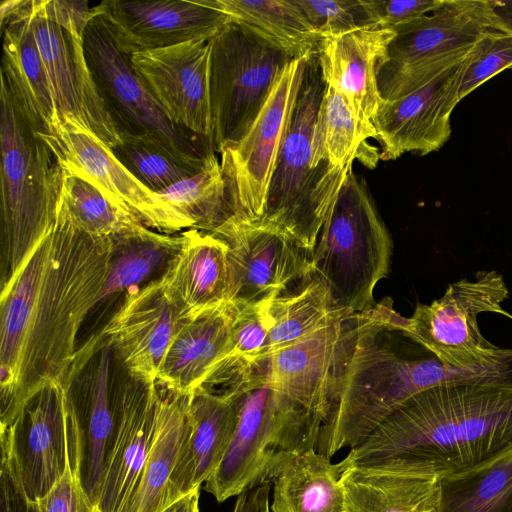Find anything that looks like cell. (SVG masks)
<instances>
[{
	"instance_id": "6da1fadb",
	"label": "cell",
	"mask_w": 512,
	"mask_h": 512,
	"mask_svg": "<svg viewBox=\"0 0 512 512\" xmlns=\"http://www.w3.org/2000/svg\"><path fill=\"white\" fill-rule=\"evenodd\" d=\"M113 250L112 239L85 233L59 206L53 226L1 287V428L42 389L85 366L77 334L99 302Z\"/></svg>"
},
{
	"instance_id": "7a4b0ae2",
	"label": "cell",
	"mask_w": 512,
	"mask_h": 512,
	"mask_svg": "<svg viewBox=\"0 0 512 512\" xmlns=\"http://www.w3.org/2000/svg\"><path fill=\"white\" fill-rule=\"evenodd\" d=\"M511 449L512 387L439 385L410 397L341 463L440 480Z\"/></svg>"
},
{
	"instance_id": "3957f363",
	"label": "cell",
	"mask_w": 512,
	"mask_h": 512,
	"mask_svg": "<svg viewBox=\"0 0 512 512\" xmlns=\"http://www.w3.org/2000/svg\"><path fill=\"white\" fill-rule=\"evenodd\" d=\"M202 387L224 394L237 412L228 450L204 484L218 502L273 481L292 457L316 448L322 417L271 385L267 358L218 371Z\"/></svg>"
},
{
	"instance_id": "277c9868",
	"label": "cell",
	"mask_w": 512,
	"mask_h": 512,
	"mask_svg": "<svg viewBox=\"0 0 512 512\" xmlns=\"http://www.w3.org/2000/svg\"><path fill=\"white\" fill-rule=\"evenodd\" d=\"M390 299L368 311L336 401L315 450L329 459L362 443L410 397L422 391L420 345L394 323Z\"/></svg>"
},
{
	"instance_id": "5b68a950",
	"label": "cell",
	"mask_w": 512,
	"mask_h": 512,
	"mask_svg": "<svg viewBox=\"0 0 512 512\" xmlns=\"http://www.w3.org/2000/svg\"><path fill=\"white\" fill-rule=\"evenodd\" d=\"M1 287L53 226L62 168L41 131L1 80Z\"/></svg>"
},
{
	"instance_id": "8992f818",
	"label": "cell",
	"mask_w": 512,
	"mask_h": 512,
	"mask_svg": "<svg viewBox=\"0 0 512 512\" xmlns=\"http://www.w3.org/2000/svg\"><path fill=\"white\" fill-rule=\"evenodd\" d=\"M326 87L315 51L306 61L262 216L310 254L352 167H313L314 130Z\"/></svg>"
},
{
	"instance_id": "52a82bcc",
	"label": "cell",
	"mask_w": 512,
	"mask_h": 512,
	"mask_svg": "<svg viewBox=\"0 0 512 512\" xmlns=\"http://www.w3.org/2000/svg\"><path fill=\"white\" fill-rule=\"evenodd\" d=\"M392 240L366 181L349 169L310 256L309 275L320 280L340 311L375 306L376 284L389 272Z\"/></svg>"
},
{
	"instance_id": "ba28073f",
	"label": "cell",
	"mask_w": 512,
	"mask_h": 512,
	"mask_svg": "<svg viewBox=\"0 0 512 512\" xmlns=\"http://www.w3.org/2000/svg\"><path fill=\"white\" fill-rule=\"evenodd\" d=\"M209 42L211 140L221 154L248 132L293 58L232 21Z\"/></svg>"
},
{
	"instance_id": "9c48e42d",
	"label": "cell",
	"mask_w": 512,
	"mask_h": 512,
	"mask_svg": "<svg viewBox=\"0 0 512 512\" xmlns=\"http://www.w3.org/2000/svg\"><path fill=\"white\" fill-rule=\"evenodd\" d=\"M83 42L94 83L120 140L149 142L187 159H201L215 152L209 140L167 117L98 17L88 24Z\"/></svg>"
},
{
	"instance_id": "30bf717a",
	"label": "cell",
	"mask_w": 512,
	"mask_h": 512,
	"mask_svg": "<svg viewBox=\"0 0 512 512\" xmlns=\"http://www.w3.org/2000/svg\"><path fill=\"white\" fill-rule=\"evenodd\" d=\"M509 296L503 276L495 270L478 271L475 280L461 279L448 286L431 304L418 303L410 318L397 312L395 326L432 353L444 365L471 369L501 359L507 348H499L483 337L477 316L493 312L512 319L501 304Z\"/></svg>"
},
{
	"instance_id": "8fae6325",
	"label": "cell",
	"mask_w": 512,
	"mask_h": 512,
	"mask_svg": "<svg viewBox=\"0 0 512 512\" xmlns=\"http://www.w3.org/2000/svg\"><path fill=\"white\" fill-rule=\"evenodd\" d=\"M210 233L229 248L227 302L237 306L264 303L295 289L309 276L311 254L262 217L236 212Z\"/></svg>"
},
{
	"instance_id": "7c38bea8",
	"label": "cell",
	"mask_w": 512,
	"mask_h": 512,
	"mask_svg": "<svg viewBox=\"0 0 512 512\" xmlns=\"http://www.w3.org/2000/svg\"><path fill=\"white\" fill-rule=\"evenodd\" d=\"M369 310L337 317L268 357L271 385L320 415L324 424L338 396Z\"/></svg>"
},
{
	"instance_id": "4fadbf2b",
	"label": "cell",
	"mask_w": 512,
	"mask_h": 512,
	"mask_svg": "<svg viewBox=\"0 0 512 512\" xmlns=\"http://www.w3.org/2000/svg\"><path fill=\"white\" fill-rule=\"evenodd\" d=\"M308 56L289 62L248 132L220 154L236 212L248 217L264 215L277 156Z\"/></svg>"
},
{
	"instance_id": "5bb4252c",
	"label": "cell",
	"mask_w": 512,
	"mask_h": 512,
	"mask_svg": "<svg viewBox=\"0 0 512 512\" xmlns=\"http://www.w3.org/2000/svg\"><path fill=\"white\" fill-rule=\"evenodd\" d=\"M96 356L85 393L78 397L71 386L65 400L69 466L94 508L121 423L119 400L110 385L112 352L101 346Z\"/></svg>"
},
{
	"instance_id": "9a60e30c",
	"label": "cell",
	"mask_w": 512,
	"mask_h": 512,
	"mask_svg": "<svg viewBox=\"0 0 512 512\" xmlns=\"http://www.w3.org/2000/svg\"><path fill=\"white\" fill-rule=\"evenodd\" d=\"M62 171L82 177L123 203L146 227L165 234L182 230L159 195L139 182L95 135L68 118L39 131Z\"/></svg>"
},
{
	"instance_id": "2e32d148",
	"label": "cell",
	"mask_w": 512,
	"mask_h": 512,
	"mask_svg": "<svg viewBox=\"0 0 512 512\" xmlns=\"http://www.w3.org/2000/svg\"><path fill=\"white\" fill-rule=\"evenodd\" d=\"M74 379L42 389L11 425L1 428V447L14 458L32 501L44 498L69 467L65 400Z\"/></svg>"
},
{
	"instance_id": "e0dca14e",
	"label": "cell",
	"mask_w": 512,
	"mask_h": 512,
	"mask_svg": "<svg viewBox=\"0 0 512 512\" xmlns=\"http://www.w3.org/2000/svg\"><path fill=\"white\" fill-rule=\"evenodd\" d=\"M183 320L155 279L129 289L120 307L91 340L97 350L107 347L130 378L156 383L166 351Z\"/></svg>"
},
{
	"instance_id": "ac0fdd59",
	"label": "cell",
	"mask_w": 512,
	"mask_h": 512,
	"mask_svg": "<svg viewBox=\"0 0 512 512\" xmlns=\"http://www.w3.org/2000/svg\"><path fill=\"white\" fill-rule=\"evenodd\" d=\"M31 27L50 81L58 118H68L110 149L121 140L98 93L84 52V36L46 18L31 5Z\"/></svg>"
},
{
	"instance_id": "d6986e66",
	"label": "cell",
	"mask_w": 512,
	"mask_h": 512,
	"mask_svg": "<svg viewBox=\"0 0 512 512\" xmlns=\"http://www.w3.org/2000/svg\"><path fill=\"white\" fill-rule=\"evenodd\" d=\"M129 59L167 117L212 143L209 40L134 53Z\"/></svg>"
},
{
	"instance_id": "ffe728a7",
	"label": "cell",
	"mask_w": 512,
	"mask_h": 512,
	"mask_svg": "<svg viewBox=\"0 0 512 512\" xmlns=\"http://www.w3.org/2000/svg\"><path fill=\"white\" fill-rule=\"evenodd\" d=\"M116 47L130 56L187 41L210 40L231 22L196 0H105L96 5Z\"/></svg>"
},
{
	"instance_id": "44dd1931",
	"label": "cell",
	"mask_w": 512,
	"mask_h": 512,
	"mask_svg": "<svg viewBox=\"0 0 512 512\" xmlns=\"http://www.w3.org/2000/svg\"><path fill=\"white\" fill-rule=\"evenodd\" d=\"M465 59L419 88L382 101L372 120L382 149L380 159L393 160L407 152L426 155L449 140Z\"/></svg>"
},
{
	"instance_id": "7402d4cb",
	"label": "cell",
	"mask_w": 512,
	"mask_h": 512,
	"mask_svg": "<svg viewBox=\"0 0 512 512\" xmlns=\"http://www.w3.org/2000/svg\"><path fill=\"white\" fill-rule=\"evenodd\" d=\"M491 28L499 29L492 0H441L430 13L392 28L395 37L377 78L420 68L468 48Z\"/></svg>"
},
{
	"instance_id": "603a6c76",
	"label": "cell",
	"mask_w": 512,
	"mask_h": 512,
	"mask_svg": "<svg viewBox=\"0 0 512 512\" xmlns=\"http://www.w3.org/2000/svg\"><path fill=\"white\" fill-rule=\"evenodd\" d=\"M394 37L393 29L362 28L322 38L316 50L324 81L346 98L368 139L377 137L372 120L383 101L377 76Z\"/></svg>"
},
{
	"instance_id": "cb8c5ba5",
	"label": "cell",
	"mask_w": 512,
	"mask_h": 512,
	"mask_svg": "<svg viewBox=\"0 0 512 512\" xmlns=\"http://www.w3.org/2000/svg\"><path fill=\"white\" fill-rule=\"evenodd\" d=\"M113 389L120 404L121 423L96 512H122L132 497L154 441L161 398L156 383L130 377Z\"/></svg>"
},
{
	"instance_id": "d4e9b609",
	"label": "cell",
	"mask_w": 512,
	"mask_h": 512,
	"mask_svg": "<svg viewBox=\"0 0 512 512\" xmlns=\"http://www.w3.org/2000/svg\"><path fill=\"white\" fill-rule=\"evenodd\" d=\"M190 428L168 485V506L199 490L223 460L233 438L237 412L221 392L201 387L188 398Z\"/></svg>"
},
{
	"instance_id": "484cf974",
	"label": "cell",
	"mask_w": 512,
	"mask_h": 512,
	"mask_svg": "<svg viewBox=\"0 0 512 512\" xmlns=\"http://www.w3.org/2000/svg\"><path fill=\"white\" fill-rule=\"evenodd\" d=\"M158 278L168 299L184 319L227 302L230 264L227 243L216 235L189 229Z\"/></svg>"
},
{
	"instance_id": "4316f807",
	"label": "cell",
	"mask_w": 512,
	"mask_h": 512,
	"mask_svg": "<svg viewBox=\"0 0 512 512\" xmlns=\"http://www.w3.org/2000/svg\"><path fill=\"white\" fill-rule=\"evenodd\" d=\"M231 323L229 302L184 319L166 351L156 385L182 396L201 388L228 353Z\"/></svg>"
},
{
	"instance_id": "83f0119b",
	"label": "cell",
	"mask_w": 512,
	"mask_h": 512,
	"mask_svg": "<svg viewBox=\"0 0 512 512\" xmlns=\"http://www.w3.org/2000/svg\"><path fill=\"white\" fill-rule=\"evenodd\" d=\"M32 0H20L1 25V80L41 131L58 120L50 81L31 27Z\"/></svg>"
},
{
	"instance_id": "f1b7e54d",
	"label": "cell",
	"mask_w": 512,
	"mask_h": 512,
	"mask_svg": "<svg viewBox=\"0 0 512 512\" xmlns=\"http://www.w3.org/2000/svg\"><path fill=\"white\" fill-rule=\"evenodd\" d=\"M343 512H437L439 479L349 467L341 475Z\"/></svg>"
},
{
	"instance_id": "f546056e",
	"label": "cell",
	"mask_w": 512,
	"mask_h": 512,
	"mask_svg": "<svg viewBox=\"0 0 512 512\" xmlns=\"http://www.w3.org/2000/svg\"><path fill=\"white\" fill-rule=\"evenodd\" d=\"M189 396L161 395L156 433L132 497L122 512H161L168 506V485L182 443L188 434Z\"/></svg>"
},
{
	"instance_id": "4dcf8cb0",
	"label": "cell",
	"mask_w": 512,
	"mask_h": 512,
	"mask_svg": "<svg viewBox=\"0 0 512 512\" xmlns=\"http://www.w3.org/2000/svg\"><path fill=\"white\" fill-rule=\"evenodd\" d=\"M343 472L315 449L295 455L273 479L272 512H343Z\"/></svg>"
},
{
	"instance_id": "1f68e13d",
	"label": "cell",
	"mask_w": 512,
	"mask_h": 512,
	"mask_svg": "<svg viewBox=\"0 0 512 512\" xmlns=\"http://www.w3.org/2000/svg\"><path fill=\"white\" fill-rule=\"evenodd\" d=\"M226 14L291 58H303L317 50L321 38L294 0H196Z\"/></svg>"
},
{
	"instance_id": "d6a6232c",
	"label": "cell",
	"mask_w": 512,
	"mask_h": 512,
	"mask_svg": "<svg viewBox=\"0 0 512 512\" xmlns=\"http://www.w3.org/2000/svg\"><path fill=\"white\" fill-rule=\"evenodd\" d=\"M157 194L182 230L212 232L236 212L228 181L215 153L200 172Z\"/></svg>"
},
{
	"instance_id": "836d02e7",
	"label": "cell",
	"mask_w": 512,
	"mask_h": 512,
	"mask_svg": "<svg viewBox=\"0 0 512 512\" xmlns=\"http://www.w3.org/2000/svg\"><path fill=\"white\" fill-rule=\"evenodd\" d=\"M268 311L272 324L268 357L333 319L350 314L338 310L324 284L310 275L295 289L270 300Z\"/></svg>"
},
{
	"instance_id": "e575fe53",
	"label": "cell",
	"mask_w": 512,
	"mask_h": 512,
	"mask_svg": "<svg viewBox=\"0 0 512 512\" xmlns=\"http://www.w3.org/2000/svg\"><path fill=\"white\" fill-rule=\"evenodd\" d=\"M437 512H512V449L470 472L440 479Z\"/></svg>"
},
{
	"instance_id": "d590c367",
	"label": "cell",
	"mask_w": 512,
	"mask_h": 512,
	"mask_svg": "<svg viewBox=\"0 0 512 512\" xmlns=\"http://www.w3.org/2000/svg\"><path fill=\"white\" fill-rule=\"evenodd\" d=\"M60 206L85 233L117 240L146 227L123 203L92 182L63 172Z\"/></svg>"
},
{
	"instance_id": "8d00e7d4",
	"label": "cell",
	"mask_w": 512,
	"mask_h": 512,
	"mask_svg": "<svg viewBox=\"0 0 512 512\" xmlns=\"http://www.w3.org/2000/svg\"><path fill=\"white\" fill-rule=\"evenodd\" d=\"M182 240V233L172 236L150 228L114 240L111 266L98 304L138 287L159 268H166L179 250Z\"/></svg>"
},
{
	"instance_id": "74e56055",
	"label": "cell",
	"mask_w": 512,
	"mask_h": 512,
	"mask_svg": "<svg viewBox=\"0 0 512 512\" xmlns=\"http://www.w3.org/2000/svg\"><path fill=\"white\" fill-rule=\"evenodd\" d=\"M368 137L346 98L327 85L313 137V167L344 169L361 159Z\"/></svg>"
},
{
	"instance_id": "f35d334b",
	"label": "cell",
	"mask_w": 512,
	"mask_h": 512,
	"mask_svg": "<svg viewBox=\"0 0 512 512\" xmlns=\"http://www.w3.org/2000/svg\"><path fill=\"white\" fill-rule=\"evenodd\" d=\"M111 150L139 182L155 193L197 174L215 153L201 159H187L152 143L125 138Z\"/></svg>"
},
{
	"instance_id": "ab89813d",
	"label": "cell",
	"mask_w": 512,
	"mask_h": 512,
	"mask_svg": "<svg viewBox=\"0 0 512 512\" xmlns=\"http://www.w3.org/2000/svg\"><path fill=\"white\" fill-rule=\"evenodd\" d=\"M268 304L269 301L246 306L230 303V347L213 374L220 370L250 366L258 360L268 358L269 332L272 326Z\"/></svg>"
},
{
	"instance_id": "60d3db41",
	"label": "cell",
	"mask_w": 512,
	"mask_h": 512,
	"mask_svg": "<svg viewBox=\"0 0 512 512\" xmlns=\"http://www.w3.org/2000/svg\"><path fill=\"white\" fill-rule=\"evenodd\" d=\"M507 68H512V34L491 28L478 39L463 63L459 100Z\"/></svg>"
},
{
	"instance_id": "b9f144b4",
	"label": "cell",
	"mask_w": 512,
	"mask_h": 512,
	"mask_svg": "<svg viewBox=\"0 0 512 512\" xmlns=\"http://www.w3.org/2000/svg\"><path fill=\"white\" fill-rule=\"evenodd\" d=\"M294 2L321 39L371 27L361 0H294Z\"/></svg>"
},
{
	"instance_id": "7bdbcfd3",
	"label": "cell",
	"mask_w": 512,
	"mask_h": 512,
	"mask_svg": "<svg viewBox=\"0 0 512 512\" xmlns=\"http://www.w3.org/2000/svg\"><path fill=\"white\" fill-rule=\"evenodd\" d=\"M441 0H361L371 27L392 29L433 11Z\"/></svg>"
},
{
	"instance_id": "ee69618b",
	"label": "cell",
	"mask_w": 512,
	"mask_h": 512,
	"mask_svg": "<svg viewBox=\"0 0 512 512\" xmlns=\"http://www.w3.org/2000/svg\"><path fill=\"white\" fill-rule=\"evenodd\" d=\"M0 512H41L39 502L27 497L15 460L5 447H1Z\"/></svg>"
},
{
	"instance_id": "f6af8a7d",
	"label": "cell",
	"mask_w": 512,
	"mask_h": 512,
	"mask_svg": "<svg viewBox=\"0 0 512 512\" xmlns=\"http://www.w3.org/2000/svg\"><path fill=\"white\" fill-rule=\"evenodd\" d=\"M36 5L46 18L81 36L98 16L96 6L89 7L87 1L36 0Z\"/></svg>"
},
{
	"instance_id": "bcb514c9",
	"label": "cell",
	"mask_w": 512,
	"mask_h": 512,
	"mask_svg": "<svg viewBox=\"0 0 512 512\" xmlns=\"http://www.w3.org/2000/svg\"><path fill=\"white\" fill-rule=\"evenodd\" d=\"M38 502L41 512H95L94 506L75 480L70 466L60 481Z\"/></svg>"
},
{
	"instance_id": "7dc6e473",
	"label": "cell",
	"mask_w": 512,
	"mask_h": 512,
	"mask_svg": "<svg viewBox=\"0 0 512 512\" xmlns=\"http://www.w3.org/2000/svg\"><path fill=\"white\" fill-rule=\"evenodd\" d=\"M273 481L250 487L239 495L232 512H270L269 496Z\"/></svg>"
},
{
	"instance_id": "c3c4849f",
	"label": "cell",
	"mask_w": 512,
	"mask_h": 512,
	"mask_svg": "<svg viewBox=\"0 0 512 512\" xmlns=\"http://www.w3.org/2000/svg\"><path fill=\"white\" fill-rule=\"evenodd\" d=\"M499 30L512 34V0H492Z\"/></svg>"
},
{
	"instance_id": "681fc988",
	"label": "cell",
	"mask_w": 512,
	"mask_h": 512,
	"mask_svg": "<svg viewBox=\"0 0 512 512\" xmlns=\"http://www.w3.org/2000/svg\"><path fill=\"white\" fill-rule=\"evenodd\" d=\"M161 512H199V490L179 498Z\"/></svg>"
},
{
	"instance_id": "f907efd6",
	"label": "cell",
	"mask_w": 512,
	"mask_h": 512,
	"mask_svg": "<svg viewBox=\"0 0 512 512\" xmlns=\"http://www.w3.org/2000/svg\"><path fill=\"white\" fill-rule=\"evenodd\" d=\"M96 512V511H95Z\"/></svg>"
}]
</instances>
